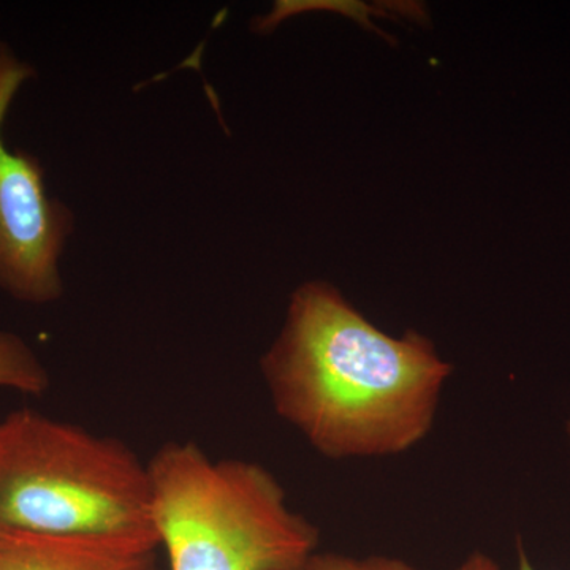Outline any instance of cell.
Returning a JSON list of instances; mask_svg holds the SVG:
<instances>
[{
    "label": "cell",
    "mask_w": 570,
    "mask_h": 570,
    "mask_svg": "<svg viewBox=\"0 0 570 570\" xmlns=\"http://www.w3.org/2000/svg\"><path fill=\"white\" fill-rule=\"evenodd\" d=\"M568 436H569V442H570V420H569V423H568Z\"/></svg>",
    "instance_id": "cell-9"
},
{
    "label": "cell",
    "mask_w": 570,
    "mask_h": 570,
    "mask_svg": "<svg viewBox=\"0 0 570 570\" xmlns=\"http://www.w3.org/2000/svg\"><path fill=\"white\" fill-rule=\"evenodd\" d=\"M0 389L24 395H45L51 389L50 371L24 337L0 330Z\"/></svg>",
    "instance_id": "cell-6"
},
{
    "label": "cell",
    "mask_w": 570,
    "mask_h": 570,
    "mask_svg": "<svg viewBox=\"0 0 570 570\" xmlns=\"http://www.w3.org/2000/svg\"><path fill=\"white\" fill-rule=\"evenodd\" d=\"M299 570H417L400 558H355L340 553H314Z\"/></svg>",
    "instance_id": "cell-7"
},
{
    "label": "cell",
    "mask_w": 570,
    "mask_h": 570,
    "mask_svg": "<svg viewBox=\"0 0 570 570\" xmlns=\"http://www.w3.org/2000/svg\"><path fill=\"white\" fill-rule=\"evenodd\" d=\"M36 67L0 40V292L14 302L48 306L66 292L62 258L75 234V213L48 189L36 154L10 148L6 122Z\"/></svg>",
    "instance_id": "cell-4"
},
{
    "label": "cell",
    "mask_w": 570,
    "mask_h": 570,
    "mask_svg": "<svg viewBox=\"0 0 570 570\" xmlns=\"http://www.w3.org/2000/svg\"><path fill=\"white\" fill-rule=\"evenodd\" d=\"M517 553H519V570H535L532 568L530 558H528L523 543L520 540L517 542ZM456 570H499V566L491 560L489 554L478 551V553L469 554L466 560L461 562Z\"/></svg>",
    "instance_id": "cell-8"
},
{
    "label": "cell",
    "mask_w": 570,
    "mask_h": 570,
    "mask_svg": "<svg viewBox=\"0 0 570 570\" xmlns=\"http://www.w3.org/2000/svg\"><path fill=\"white\" fill-rule=\"evenodd\" d=\"M148 464L170 570H299L317 553L318 528L262 464L214 460L190 441L167 442Z\"/></svg>",
    "instance_id": "cell-2"
},
{
    "label": "cell",
    "mask_w": 570,
    "mask_h": 570,
    "mask_svg": "<svg viewBox=\"0 0 570 570\" xmlns=\"http://www.w3.org/2000/svg\"><path fill=\"white\" fill-rule=\"evenodd\" d=\"M154 534H58L0 524V570H154Z\"/></svg>",
    "instance_id": "cell-5"
},
{
    "label": "cell",
    "mask_w": 570,
    "mask_h": 570,
    "mask_svg": "<svg viewBox=\"0 0 570 570\" xmlns=\"http://www.w3.org/2000/svg\"><path fill=\"white\" fill-rule=\"evenodd\" d=\"M0 524L58 534H154L149 464L121 439L33 409L0 420Z\"/></svg>",
    "instance_id": "cell-3"
},
{
    "label": "cell",
    "mask_w": 570,
    "mask_h": 570,
    "mask_svg": "<svg viewBox=\"0 0 570 570\" xmlns=\"http://www.w3.org/2000/svg\"><path fill=\"white\" fill-rule=\"evenodd\" d=\"M261 367L276 414L330 460L414 449L452 373L426 336L385 335L321 281L292 294Z\"/></svg>",
    "instance_id": "cell-1"
}]
</instances>
